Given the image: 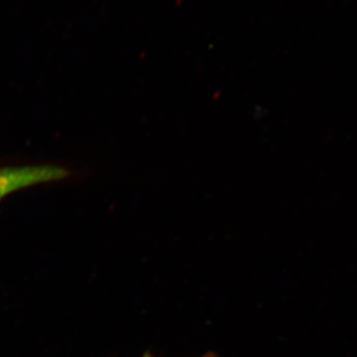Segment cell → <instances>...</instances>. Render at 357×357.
Here are the masks:
<instances>
[{
	"label": "cell",
	"mask_w": 357,
	"mask_h": 357,
	"mask_svg": "<svg viewBox=\"0 0 357 357\" xmlns=\"http://www.w3.org/2000/svg\"><path fill=\"white\" fill-rule=\"evenodd\" d=\"M144 357H152L151 355L146 354Z\"/></svg>",
	"instance_id": "7a4b0ae2"
},
{
	"label": "cell",
	"mask_w": 357,
	"mask_h": 357,
	"mask_svg": "<svg viewBox=\"0 0 357 357\" xmlns=\"http://www.w3.org/2000/svg\"><path fill=\"white\" fill-rule=\"evenodd\" d=\"M69 176L66 169L55 165L0 167V201L5 196L31 185L59 181Z\"/></svg>",
	"instance_id": "6da1fadb"
}]
</instances>
